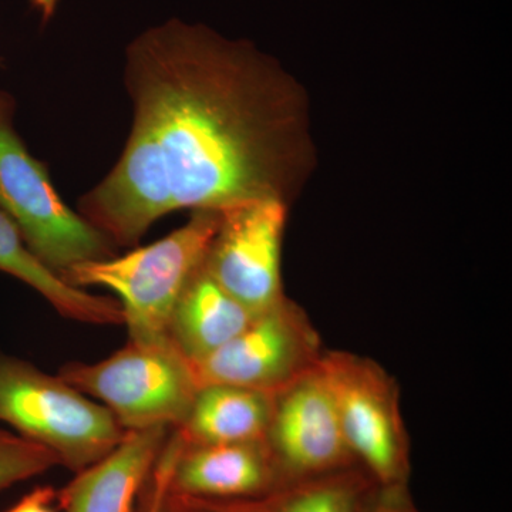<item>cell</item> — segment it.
Wrapping results in <instances>:
<instances>
[{
	"label": "cell",
	"mask_w": 512,
	"mask_h": 512,
	"mask_svg": "<svg viewBox=\"0 0 512 512\" xmlns=\"http://www.w3.org/2000/svg\"><path fill=\"white\" fill-rule=\"evenodd\" d=\"M319 366L332 390L343 436L357 466L377 485H406L409 440L393 377L373 360L353 353H323Z\"/></svg>",
	"instance_id": "cell-6"
},
{
	"label": "cell",
	"mask_w": 512,
	"mask_h": 512,
	"mask_svg": "<svg viewBox=\"0 0 512 512\" xmlns=\"http://www.w3.org/2000/svg\"><path fill=\"white\" fill-rule=\"evenodd\" d=\"M375 481L360 467L293 481L251 500L202 501L171 497L201 512H363Z\"/></svg>",
	"instance_id": "cell-14"
},
{
	"label": "cell",
	"mask_w": 512,
	"mask_h": 512,
	"mask_svg": "<svg viewBox=\"0 0 512 512\" xmlns=\"http://www.w3.org/2000/svg\"><path fill=\"white\" fill-rule=\"evenodd\" d=\"M57 2L59 0H32V5L39 10L43 22H47L55 13Z\"/></svg>",
	"instance_id": "cell-20"
},
{
	"label": "cell",
	"mask_w": 512,
	"mask_h": 512,
	"mask_svg": "<svg viewBox=\"0 0 512 512\" xmlns=\"http://www.w3.org/2000/svg\"><path fill=\"white\" fill-rule=\"evenodd\" d=\"M170 497H171V495H170ZM171 500H173L174 503L177 504L178 507H180L181 510H183L184 512H201V511L195 510V508L190 507V505H185L183 503H180V501L175 500V498H173V497H171Z\"/></svg>",
	"instance_id": "cell-22"
},
{
	"label": "cell",
	"mask_w": 512,
	"mask_h": 512,
	"mask_svg": "<svg viewBox=\"0 0 512 512\" xmlns=\"http://www.w3.org/2000/svg\"><path fill=\"white\" fill-rule=\"evenodd\" d=\"M274 393L232 384H201L178 434L188 446L265 440Z\"/></svg>",
	"instance_id": "cell-13"
},
{
	"label": "cell",
	"mask_w": 512,
	"mask_h": 512,
	"mask_svg": "<svg viewBox=\"0 0 512 512\" xmlns=\"http://www.w3.org/2000/svg\"><path fill=\"white\" fill-rule=\"evenodd\" d=\"M0 272L40 293L63 318L89 325H120L123 312L117 299L97 296L67 284L46 268L26 247L13 222L0 211Z\"/></svg>",
	"instance_id": "cell-15"
},
{
	"label": "cell",
	"mask_w": 512,
	"mask_h": 512,
	"mask_svg": "<svg viewBox=\"0 0 512 512\" xmlns=\"http://www.w3.org/2000/svg\"><path fill=\"white\" fill-rule=\"evenodd\" d=\"M133 127L109 174L77 212L136 247L175 211L259 200L291 207L316 167L309 101L278 62L244 42L174 19L127 47Z\"/></svg>",
	"instance_id": "cell-1"
},
{
	"label": "cell",
	"mask_w": 512,
	"mask_h": 512,
	"mask_svg": "<svg viewBox=\"0 0 512 512\" xmlns=\"http://www.w3.org/2000/svg\"><path fill=\"white\" fill-rule=\"evenodd\" d=\"M221 211H192L183 227L147 247L103 261L84 262L63 275L67 284L99 286L119 298L128 339L168 340V325L185 286L204 264Z\"/></svg>",
	"instance_id": "cell-2"
},
{
	"label": "cell",
	"mask_w": 512,
	"mask_h": 512,
	"mask_svg": "<svg viewBox=\"0 0 512 512\" xmlns=\"http://www.w3.org/2000/svg\"><path fill=\"white\" fill-rule=\"evenodd\" d=\"M265 441L285 484L359 467L319 363L274 394Z\"/></svg>",
	"instance_id": "cell-9"
},
{
	"label": "cell",
	"mask_w": 512,
	"mask_h": 512,
	"mask_svg": "<svg viewBox=\"0 0 512 512\" xmlns=\"http://www.w3.org/2000/svg\"><path fill=\"white\" fill-rule=\"evenodd\" d=\"M181 447H183V439L180 434L177 433V430L171 431L146 490H144L143 497H141L138 512H165L168 497H170L175 460H177Z\"/></svg>",
	"instance_id": "cell-17"
},
{
	"label": "cell",
	"mask_w": 512,
	"mask_h": 512,
	"mask_svg": "<svg viewBox=\"0 0 512 512\" xmlns=\"http://www.w3.org/2000/svg\"><path fill=\"white\" fill-rule=\"evenodd\" d=\"M15 110V99L0 90V211L29 251L62 279L73 266L116 256L113 242L60 198L47 165L16 131Z\"/></svg>",
	"instance_id": "cell-3"
},
{
	"label": "cell",
	"mask_w": 512,
	"mask_h": 512,
	"mask_svg": "<svg viewBox=\"0 0 512 512\" xmlns=\"http://www.w3.org/2000/svg\"><path fill=\"white\" fill-rule=\"evenodd\" d=\"M174 429L126 431L110 453L57 490L62 512H138L161 451Z\"/></svg>",
	"instance_id": "cell-11"
},
{
	"label": "cell",
	"mask_w": 512,
	"mask_h": 512,
	"mask_svg": "<svg viewBox=\"0 0 512 512\" xmlns=\"http://www.w3.org/2000/svg\"><path fill=\"white\" fill-rule=\"evenodd\" d=\"M363 512H420L406 485H376L367 498Z\"/></svg>",
	"instance_id": "cell-18"
},
{
	"label": "cell",
	"mask_w": 512,
	"mask_h": 512,
	"mask_svg": "<svg viewBox=\"0 0 512 512\" xmlns=\"http://www.w3.org/2000/svg\"><path fill=\"white\" fill-rule=\"evenodd\" d=\"M289 205L259 200L221 211L204 268L239 303L258 313L286 298L282 244Z\"/></svg>",
	"instance_id": "cell-8"
},
{
	"label": "cell",
	"mask_w": 512,
	"mask_h": 512,
	"mask_svg": "<svg viewBox=\"0 0 512 512\" xmlns=\"http://www.w3.org/2000/svg\"><path fill=\"white\" fill-rule=\"evenodd\" d=\"M254 315L222 289L202 264L175 305L168 338L195 365L234 339Z\"/></svg>",
	"instance_id": "cell-12"
},
{
	"label": "cell",
	"mask_w": 512,
	"mask_h": 512,
	"mask_svg": "<svg viewBox=\"0 0 512 512\" xmlns=\"http://www.w3.org/2000/svg\"><path fill=\"white\" fill-rule=\"evenodd\" d=\"M165 512H184V511L181 510V508L178 507V505L175 504L173 500H171V497H168L167 507H165Z\"/></svg>",
	"instance_id": "cell-21"
},
{
	"label": "cell",
	"mask_w": 512,
	"mask_h": 512,
	"mask_svg": "<svg viewBox=\"0 0 512 512\" xmlns=\"http://www.w3.org/2000/svg\"><path fill=\"white\" fill-rule=\"evenodd\" d=\"M59 376L103 404L124 431L177 429L200 383L190 360L170 339L137 342L94 363H67Z\"/></svg>",
	"instance_id": "cell-5"
},
{
	"label": "cell",
	"mask_w": 512,
	"mask_h": 512,
	"mask_svg": "<svg viewBox=\"0 0 512 512\" xmlns=\"http://www.w3.org/2000/svg\"><path fill=\"white\" fill-rule=\"evenodd\" d=\"M60 466L52 451L0 430V493Z\"/></svg>",
	"instance_id": "cell-16"
},
{
	"label": "cell",
	"mask_w": 512,
	"mask_h": 512,
	"mask_svg": "<svg viewBox=\"0 0 512 512\" xmlns=\"http://www.w3.org/2000/svg\"><path fill=\"white\" fill-rule=\"evenodd\" d=\"M285 485L265 440L198 444L183 441L171 477L173 497L251 500Z\"/></svg>",
	"instance_id": "cell-10"
},
{
	"label": "cell",
	"mask_w": 512,
	"mask_h": 512,
	"mask_svg": "<svg viewBox=\"0 0 512 512\" xmlns=\"http://www.w3.org/2000/svg\"><path fill=\"white\" fill-rule=\"evenodd\" d=\"M3 512H59L57 490L52 485H39Z\"/></svg>",
	"instance_id": "cell-19"
},
{
	"label": "cell",
	"mask_w": 512,
	"mask_h": 512,
	"mask_svg": "<svg viewBox=\"0 0 512 512\" xmlns=\"http://www.w3.org/2000/svg\"><path fill=\"white\" fill-rule=\"evenodd\" d=\"M0 421L47 448L74 474L110 453L126 431L96 400L59 375L0 353Z\"/></svg>",
	"instance_id": "cell-4"
},
{
	"label": "cell",
	"mask_w": 512,
	"mask_h": 512,
	"mask_svg": "<svg viewBox=\"0 0 512 512\" xmlns=\"http://www.w3.org/2000/svg\"><path fill=\"white\" fill-rule=\"evenodd\" d=\"M322 355L311 320L284 298L255 313L234 339L192 366L200 386L232 384L275 394L318 365Z\"/></svg>",
	"instance_id": "cell-7"
}]
</instances>
